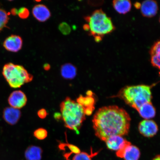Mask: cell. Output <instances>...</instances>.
<instances>
[{"label": "cell", "mask_w": 160, "mask_h": 160, "mask_svg": "<svg viewBox=\"0 0 160 160\" xmlns=\"http://www.w3.org/2000/svg\"><path fill=\"white\" fill-rule=\"evenodd\" d=\"M38 115L41 119H44L47 117L48 113L45 109H42L39 110L38 112Z\"/></svg>", "instance_id": "484cf974"}, {"label": "cell", "mask_w": 160, "mask_h": 160, "mask_svg": "<svg viewBox=\"0 0 160 160\" xmlns=\"http://www.w3.org/2000/svg\"><path fill=\"white\" fill-rule=\"evenodd\" d=\"M43 68L46 71H48V70L50 69V68H51V66L48 64L46 63L44 65Z\"/></svg>", "instance_id": "83f0119b"}, {"label": "cell", "mask_w": 160, "mask_h": 160, "mask_svg": "<svg viewBox=\"0 0 160 160\" xmlns=\"http://www.w3.org/2000/svg\"><path fill=\"white\" fill-rule=\"evenodd\" d=\"M138 129L141 134L145 137L151 138L156 135L158 131V127L152 120L145 119L140 122Z\"/></svg>", "instance_id": "ba28073f"}, {"label": "cell", "mask_w": 160, "mask_h": 160, "mask_svg": "<svg viewBox=\"0 0 160 160\" xmlns=\"http://www.w3.org/2000/svg\"><path fill=\"white\" fill-rule=\"evenodd\" d=\"M151 86L140 85L128 86L120 90L117 97L137 111L145 103L151 102Z\"/></svg>", "instance_id": "3957f363"}, {"label": "cell", "mask_w": 160, "mask_h": 160, "mask_svg": "<svg viewBox=\"0 0 160 160\" xmlns=\"http://www.w3.org/2000/svg\"><path fill=\"white\" fill-rule=\"evenodd\" d=\"M153 160H160V155H158Z\"/></svg>", "instance_id": "f1b7e54d"}, {"label": "cell", "mask_w": 160, "mask_h": 160, "mask_svg": "<svg viewBox=\"0 0 160 160\" xmlns=\"http://www.w3.org/2000/svg\"><path fill=\"white\" fill-rule=\"evenodd\" d=\"M61 74L64 78L72 79L74 78L77 74V69L71 63H67L62 66Z\"/></svg>", "instance_id": "ac0fdd59"}, {"label": "cell", "mask_w": 160, "mask_h": 160, "mask_svg": "<svg viewBox=\"0 0 160 160\" xmlns=\"http://www.w3.org/2000/svg\"><path fill=\"white\" fill-rule=\"evenodd\" d=\"M98 153H91V155L85 152H81L76 154L73 158L72 160H92V158L97 154Z\"/></svg>", "instance_id": "7402d4cb"}, {"label": "cell", "mask_w": 160, "mask_h": 160, "mask_svg": "<svg viewBox=\"0 0 160 160\" xmlns=\"http://www.w3.org/2000/svg\"><path fill=\"white\" fill-rule=\"evenodd\" d=\"M8 15L5 10L0 8V32L7 27L9 19Z\"/></svg>", "instance_id": "44dd1931"}, {"label": "cell", "mask_w": 160, "mask_h": 160, "mask_svg": "<svg viewBox=\"0 0 160 160\" xmlns=\"http://www.w3.org/2000/svg\"><path fill=\"white\" fill-rule=\"evenodd\" d=\"M42 152L41 148L38 146H29L25 151V159L27 160H41Z\"/></svg>", "instance_id": "2e32d148"}, {"label": "cell", "mask_w": 160, "mask_h": 160, "mask_svg": "<svg viewBox=\"0 0 160 160\" xmlns=\"http://www.w3.org/2000/svg\"><path fill=\"white\" fill-rule=\"evenodd\" d=\"M17 15L21 19H27L29 15V12L27 8L22 7L18 10Z\"/></svg>", "instance_id": "d4e9b609"}, {"label": "cell", "mask_w": 160, "mask_h": 160, "mask_svg": "<svg viewBox=\"0 0 160 160\" xmlns=\"http://www.w3.org/2000/svg\"><path fill=\"white\" fill-rule=\"evenodd\" d=\"M23 41L18 35H12L7 38L3 42V46L7 51L17 52L22 49Z\"/></svg>", "instance_id": "9c48e42d"}, {"label": "cell", "mask_w": 160, "mask_h": 160, "mask_svg": "<svg viewBox=\"0 0 160 160\" xmlns=\"http://www.w3.org/2000/svg\"><path fill=\"white\" fill-rule=\"evenodd\" d=\"M59 29L61 32L64 35H68L71 33V29L68 24L63 22L60 24Z\"/></svg>", "instance_id": "cb8c5ba5"}, {"label": "cell", "mask_w": 160, "mask_h": 160, "mask_svg": "<svg viewBox=\"0 0 160 160\" xmlns=\"http://www.w3.org/2000/svg\"><path fill=\"white\" fill-rule=\"evenodd\" d=\"M142 118L145 119L152 118L155 117L156 109L151 102L145 103L138 111Z\"/></svg>", "instance_id": "9a60e30c"}, {"label": "cell", "mask_w": 160, "mask_h": 160, "mask_svg": "<svg viewBox=\"0 0 160 160\" xmlns=\"http://www.w3.org/2000/svg\"><path fill=\"white\" fill-rule=\"evenodd\" d=\"M108 149L118 151L130 143L123 136L114 135L108 138L105 141Z\"/></svg>", "instance_id": "30bf717a"}, {"label": "cell", "mask_w": 160, "mask_h": 160, "mask_svg": "<svg viewBox=\"0 0 160 160\" xmlns=\"http://www.w3.org/2000/svg\"><path fill=\"white\" fill-rule=\"evenodd\" d=\"M34 137L39 140H43L47 137L48 132L43 128H39L35 130L33 133Z\"/></svg>", "instance_id": "603a6c76"}, {"label": "cell", "mask_w": 160, "mask_h": 160, "mask_svg": "<svg viewBox=\"0 0 160 160\" xmlns=\"http://www.w3.org/2000/svg\"><path fill=\"white\" fill-rule=\"evenodd\" d=\"M77 102L80 105L82 106L84 108H94V105L95 103V100L92 96H87V97H84L82 95L77 99Z\"/></svg>", "instance_id": "d6986e66"}, {"label": "cell", "mask_w": 160, "mask_h": 160, "mask_svg": "<svg viewBox=\"0 0 160 160\" xmlns=\"http://www.w3.org/2000/svg\"><path fill=\"white\" fill-rule=\"evenodd\" d=\"M21 117V112L19 109L12 107H8L4 109L3 112V118L4 121L8 124L15 125Z\"/></svg>", "instance_id": "8fae6325"}, {"label": "cell", "mask_w": 160, "mask_h": 160, "mask_svg": "<svg viewBox=\"0 0 160 160\" xmlns=\"http://www.w3.org/2000/svg\"><path fill=\"white\" fill-rule=\"evenodd\" d=\"M59 148L62 150L66 149L69 151V157L70 158L72 154H77L81 152V150L77 146L70 144L62 143L59 146Z\"/></svg>", "instance_id": "ffe728a7"}, {"label": "cell", "mask_w": 160, "mask_h": 160, "mask_svg": "<svg viewBox=\"0 0 160 160\" xmlns=\"http://www.w3.org/2000/svg\"><path fill=\"white\" fill-rule=\"evenodd\" d=\"M131 121L127 112L115 105L101 108L96 112L92 120L95 135L104 142L111 136L127 135Z\"/></svg>", "instance_id": "6da1fadb"}, {"label": "cell", "mask_w": 160, "mask_h": 160, "mask_svg": "<svg viewBox=\"0 0 160 160\" xmlns=\"http://www.w3.org/2000/svg\"></svg>", "instance_id": "f546056e"}, {"label": "cell", "mask_w": 160, "mask_h": 160, "mask_svg": "<svg viewBox=\"0 0 160 160\" xmlns=\"http://www.w3.org/2000/svg\"><path fill=\"white\" fill-rule=\"evenodd\" d=\"M152 65L160 70V40L156 42L150 51Z\"/></svg>", "instance_id": "5bb4252c"}, {"label": "cell", "mask_w": 160, "mask_h": 160, "mask_svg": "<svg viewBox=\"0 0 160 160\" xmlns=\"http://www.w3.org/2000/svg\"><path fill=\"white\" fill-rule=\"evenodd\" d=\"M116 155L118 157L122 158L125 160H138L141 153L138 148L130 143L117 151Z\"/></svg>", "instance_id": "8992f818"}, {"label": "cell", "mask_w": 160, "mask_h": 160, "mask_svg": "<svg viewBox=\"0 0 160 160\" xmlns=\"http://www.w3.org/2000/svg\"><path fill=\"white\" fill-rule=\"evenodd\" d=\"M113 6L118 13L125 14L131 10L132 3L129 0H115L113 1Z\"/></svg>", "instance_id": "e0dca14e"}, {"label": "cell", "mask_w": 160, "mask_h": 160, "mask_svg": "<svg viewBox=\"0 0 160 160\" xmlns=\"http://www.w3.org/2000/svg\"><path fill=\"white\" fill-rule=\"evenodd\" d=\"M141 12L144 17L151 18L157 14L158 10L157 2L152 0L144 1L140 7Z\"/></svg>", "instance_id": "7c38bea8"}, {"label": "cell", "mask_w": 160, "mask_h": 160, "mask_svg": "<svg viewBox=\"0 0 160 160\" xmlns=\"http://www.w3.org/2000/svg\"><path fill=\"white\" fill-rule=\"evenodd\" d=\"M85 25L86 31L94 37L96 41H101L102 37L113 32L115 29L111 18L102 9L96 10L91 16L87 17Z\"/></svg>", "instance_id": "277c9868"}, {"label": "cell", "mask_w": 160, "mask_h": 160, "mask_svg": "<svg viewBox=\"0 0 160 160\" xmlns=\"http://www.w3.org/2000/svg\"><path fill=\"white\" fill-rule=\"evenodd\" d=\"M60 109L65 127L78 134L83 122L86 119L85 108L82 106L69 97L62 102Z\"/></svg>", "instance_id": "7a4b0ae2"}, {"label": "cell", "mask_w": 160, "mask_h": 160, "mask_svg": "<svg viewBox=\"0 0 160 160\" xmlns=\"http://www.w3.org/2000/svg\"><path fill=\"white\" fill-rule=\"evenodd\" d=\"M11 13L13 15H17L18 9L16 8H13L11 10Z\"/></svg>", "instance_id": "4316f807"}, {"label": "cell", "mask_w": 160, "mask_h": 160, "mask_svg": "<svg viewBox=\"0 0 160 160\" xmlns=\"http://www.w3.org/2000/svg\"><path fill=\"white\" fill-rule=\"evenodd\" d=\"M32 12L33 17L39 22L47 21L51 16L49 10L46 6L42 4L35 5L33 8Z\"/></svg>", "instance_id": "4fadbf2b"}, {"label": "cell", "mask_w": 160, "mask_h": 160, "mask_svg": "<svg viewBox=\"0 0 160 160\" xmlns=\"http://www.w3.org/2000/svg\"><path fill=\"white\" fill-rule=\"evenodd\" d=\"M2 75L10 87L18 88L25 83L31 82L33 77L23 66L9 63L4 66Z\"/></svg>", "instance_id": "5b68a950"}, {"label": "cell", "mask_w": 160, "mask_h": 160, "mask_svg": "<svg viewBox=\"0 0 160 160\" xmlns=\"http://www.w3.org/2000/svg\"><path fill=\"white\" fill-rule=\"evenodd\" d=\"M8 101L11 107L19 109L27 104V98L23 92L17 90L10 94Z\"/></svg>", "instance_id": "52a82bcc"}]
</instances>
